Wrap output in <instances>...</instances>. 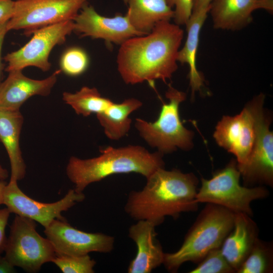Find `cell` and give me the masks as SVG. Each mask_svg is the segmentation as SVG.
Wrapping results in <instances>:
<instances>
[{
  "label": "cell",
  "mask_w": 273,
  "mask_h": 273,
  "mask_svg": "<svg viewBox=\"0 0 273 273\" xmlns=\"http://www.w3.org/2000/svg\"><path fill=\"white\" fill-rule=\"evenodd\" d=\"M146 180L141 190L128 194L124 210L132 219L148 220L157 226L166 216L177 218L181 213L198 209V179L193 173L161 168Z\"/></svg>",
  "instance_id": "obj_2"
},
{
  "label": "cell",
  "mask_w": 273,
  "mask_h": 273,
  "mask_svg": "<svg viewBox=\"0 0 273 273\" xmlns=\"http://www.w3.org/2000/svg\"><path fill=\"white\" fill-rule=\"evenodd\" d=\"M235 213L219 205L207 203L187 232L180 247L165 253L163 264L176 272L184 263L200 262L211 250L220 248L233 228Z\"/></svg>",
  "instance_id": "obj_4"
},
{
  "label": "cell",
  "mask_w": 273,
  "mask_h": 273,
  "mask_svg": "<svg viewBox=\"0 0 273 273\" xmlns=\"http://www.w3.org/2000/svg\"><path fill=\"white\" fill-rule=\"evenodd\" d=\"M6 185L5 180H0V205L3 204L4 192Z\"/></svg>",
  "instance_id": "obj_35"
},
{
  "label": "cell",
  "mask_w": 273,
  "mask_h": 273,
  "mask_svg": "<svg viewBox=\"0 0 273 273\" xmlns=\"http://www.w3.org/2000/svg\"><path fill=\"white\" fill-rule=\"evenodd\" d=\"M36 226L34 220L16 215L4 251L14 266L28 272L39 271L43 264L52 262L57 253L51 241L37 233Z\"/></svg>",
  "instance_id": "obj_7"
},
{
  "label": "cell",
  "mask_w": 273,
  "mask_h": 273,
  "mask_svg": "<svg viewBox=\"0 0 273 273\" xmlns=\"http://www.w3.org/2000/svg\"><path fill=\"white\" fill-rule=\"evenodd\" d=\"M15 1L0 0V23L9 21L12 17Z\"/></svg>",
  "instance_id": "obj_30"
},
{
  "label": "cell",
  "mask_w": 273,
  "mask_h": 273,
  "mask_svg": "<svg viewBox=\"0 0 273 273\" xmlns=\"http://www.w3.org/2000/svg\"><path fill=\"white\" fill-rule=\"evenodd\" d=\"M88 64L89 58L86 52L76 47L67 49L60 61L61 71L71 76L82 74L87 69Z\"/></svg>",
  "instance_id": "obj_25"
},
{
  "label": "cell",
  "mask_w": 273,
  "mask_h": 273,
  "mask_svg": "<svg viewBox=\"0 0 273 273\" xmlns=\"http://www.w3.org/2000/svg\"><path fill=\"white\" fill-rule=\"evenodd\" d=\"M100 152L91 158L70 157L66 173L76 192L83 193L90 184L112 175L135 173L147 178L157 169L164 168L163 154L151 152L139 145L108 146Z\"/></svg>",
  "instance_id": "obj_3"
},
{
  "label": "cell",
  "mask_w": 273,
  "mask_h": 273,
  "mask_svg": "<svg viewBox=\"0 0 273 273\" xmlns=\"http://www.w3.org/2000/svg\"><path fill=\"white\" fill-rule=\"evenodd\" d=\"M170 7H174L173 19L174 23L180 26L186 25L193 11V0H165Z\"/></svg>",
  "instance_id": "obj_28"
},
{
  "label": "cell",
  "mask_w": 273,
  "mask_h": 273,
  "mask_svg": "<svg viewBox=\"0 0 273 273\" xmlns=\"http://www.w3.org/2000/svg\"><path fill=\"white\" fill-rule=\"evenodd\" d=\"M210 13L215 29L236 31L252 20L253 12L259 9L273 11V0H212Z\"/></svg>",
  "instance_id": "obj_17"
},
{
  "label": "cell",
  "mask_w": 273,
  "mask_h": 273,
  "mask_svg": "<svg viewBox=\"0 0 273 273\" xmlns=\"http://www.w3.org/2000/svg\"><path fill=\"white\" fill-rule=\"evenodd\" d=\"M165 97L168 102L163 104L155 121L138 118L134 126L144 141L162 154L177 149H190L193 133L183 125L179 114V105L186 100V94L169 84Z\"/></svg>",
  "instance_id": "obj_5"
},
{
  "label": "cell",
  "mask_w": 273,
  "mask_h": 273,
  "mask_svg": "<svg viewBox=\"0 0 273 273\" xmlns=\"http://www.w3.org/2000/svg\"><path fill=\"white\" fill-rule=\"evenodd\" d=\"M264 99V95L260 93L250 102L255 120L254 142L245 162L237 164L245 186L249 187L273 185V133L263 112Z\"/></svg>",
  "instance_id": "obj_8"
},
{
  "label": "cell",
  "mask_w": 273,
  "mask_h": 273,
  "mask_svg": "<svg viewBox=\"0 0 273 273\" xmlns=\"http://www.w3.org/2000/svg\"><path fill=\"white\" fill-rule=\"evenodd\" d=\"M273 271L272 243L259 238L237 273H271Z\"/></svg>",
  "instance_id": "obj_24"
},
{
  "label": "cell",
  "mask_w": 273,
  "mask_h": 273,
  "mask_svg": "<svg viewBox=\"0 0 273 273\" xmlns=\"http://www.w3.org/2000/svg\"><path fill=\"white\" fill-rule=\"evenodd\" d=\"M259 230L251 216L235 213L233 228L222 243V254L236 272L251 251L258 238Z\"/></svg>",
  "instance_id": "obj_18"
},
{
  "label": "cell",
  "mask_w": 273,
  "mask_h": 273,
  "mask_svg": "<svg viewBox=\"0 0 273 273\" xmlns=\"http://www.w3.org/2000/svg\"><path fill=\"white\" fill-rule=\"evenodd\" d=\"M24 122L20 110H0V141L9 156L11 166L10 180L24 178L26 165L20 146V137Z\"/></svg>",
  "instance_id": "obj_19"
},
{
  "label": "cell",
  "mask_w": 273,
  "mask_h": 273,
  "mask_svg": "<svg viewBox=\"0 0 273 273\" xmlns=\"http://www.w3.org/2000/svg\"><path fill=\"white\" fill-rule=\"evenodd\" d=\"M44 233L58 253L82 256L93 252L108 253L114 249L113 237L78 230L67 220H54L44 228Z\"/></svg>",
  "instance_id": "obj_12"
},
{
  "label": "cell",
  "mask_w": 273,
  "mask_h": 273,
  "mask_svg": "<svg viewBox=\"0 0 273 273\" xmlns=\"http://www.w3.org/2000/svg\"><path fill=\"white\" fill-rule=\"evenodd\" d=\"M17 181L10 180L5 186L3 204L11 213L26 217L38 222L44 228L54 220L66 219L62 213L85 199L83 193L70 189L63 198L53 203H43L28 197L22 191Z\"/></svg>",
  "instance_id": "obj_11"
},
{
  "label": "cell",
  "mask_w": 273,
  "mask_h": 273,
  "mask_svg": "<svg viewBox=\"0 0 273 273\" xmlns=\"http://www.w3.org/2000/svg\"><path fill=\"white\" fill-rule=\"evenodd\" d=\"M74 28L73 21L69 20L36 30L27 43L4 57L7 63L5 71L22 70L30 66L43 72L49 71L51 67L49 58L52 50L56 46L64 43Z\"/></svg>",
  "instance_id": "obj_10"
},
{
  "label": "cell",
  "mask_w": 273,
  "mask_h": 273,
  "mask_svg": "<svg viewBox=\"0 0 273 273\" xmlns=\"http://www.w3.org/2000/svg\"><path fill=\"white\" fill-rule=\"evenodd\" d=\"M73 21V32L80 37L102 39L108 43L120 45L130 37L144 35L131 26L125 15L103 16L87 3L82 7Z\"/></svg>",
  "instance_id": "obj_14"
},
{
  "label": "cell",
  "mask_w": 273,
  "mask_h": 273,
  "mask_svg": "<svg viewBox=\"0 0 273 273\" xmlns=\"http://www.w3.org/2000/svg\"><path fill=\"white\" fill-rule=\"evenodd\" d=\"M155 227L149 221L140 220L129 228L128 237L137 250L128 266V273H150L163 264L165 253L156 237Z\"/></svg>",
  "instance_id": "obj_16"
},
{
  "label": "cell",
  "mask_w": 273,
  "mask_h": 273,
  "mask_svg": "<svg viewBox=\"0 0 273 273\" xmlns=\"http://www.w3.org/2000/svg\"><path fill=\"white\" fill-rule=\"evenodd\" d=\"M240 177L237 162L233 159L224 168L214 172L210 179L201 178L196 195L197 202L216 204L235 213H245L252 217L251 202L265 198L269 193L261 186L241 185Z\"/></svg>",
  "instance_id": "obj_6"
},
{
  "label": "cell",
  "mask_w": 273,
  "mask_h": 273,
  "mask_svg": "<svg viewBox=\"0 0 273 273\" xmlns=\"http://www.w3.org/2000/svg\"><path fill=\"white\" fill-rule=\"evenodd\" d=\"M52 262L64 273H94L96 264L88 254L73 256L58 253Z\"/></svg>",
  "instance_id": "obj_26"
},
{
  "label": "cell",
  "mask_w": 273,
  "mask_h": 273,
  "mask_svg": "<svg viewBox=\"0 0 273 273\" xmlns=\"http://www.w3.org/2000/svg\"><path fill=\"white\" fill-rule=\"evenodd\" d=\"M8 21L0 23V83L1 82V80L2 78L3 68V65L2 62L1 57L2 50L5 36L8 32L9 31L7 28Z\"/></svg>",
  "instance_id": "obj_31"
},
{
  "label": "cell",
  "mask_w": 273,
  "mask_h": 273,
  "mask_svg": "<svg viewBox=\"0 0 273 273\" xmlns=\"http://www.w3.org/2000/svg\"><path fill=\"white\" fill-rule=\"evenodd\" d=\"M62 99L77 114L84 117L103 112L113 102L109 99L102 97L96 87L86 86L74 93L64 92Z\"/></svg>",
  "instance_id": "obj_23"
},
{
  "label": "cell",
  "mask_w": 273,
  "mask_h": 273,
  "mask_svg": "<svg viewBox=\"0 0 273 273\" xmlns=\"http://www.w3.org/2000/svg\"><path fill=\"white\" fill-rule=\"evenodd\" d=\"M9 176L8 170L4 168L0 163V180H5Z\"/></svg>",
  "instance_id": "obj_34"
},
{
  "label": "cell",
  "mask_w": 273,
  "mask_h": 273,
  "mask_svg": "<svg viewBox=\"0 0 273 273\" xmlns=\"http://www.w3.org/2000/svg\"><path fill=\"white\" fill-rule=\"evenodd\" d=\"M212 0H193V12L209 8Z\"/></svg>",
  "instance_id": "obj_33"
},
{
  "label": "cell",
  "mask_w": 273,
  "mask_h": 273,
  "mask_svg": "<svg viewBox=\"0 0 273 273\" xmlns=\"http://www.w3.org/2000/svg\"><path fill=\"white\" fill-rule=\"evenodd\" d=\"M14 266L6 258L0 255V273H14L16 270Z\"/></svg>",
  "instance_id": "obj_32"
},
{
  "label": "cell",
  "mask_w": 273,
  "mask_h": 273,
  "mask_svg": "<svg viewBox=\"0 0 273 273\" xmlns=\"http://www.w3.org/2000/svg\"><path fill=\"white\" fill-rule=\"evenodd\" d=\"M89 0H17L14 14L8 21V31L23 30L30 35L36 30L73 20Z\"/></svg>",
  "instance_id": "obj_9"
},
{
  "label": "cell",
  "mask_w": 273,
  "mask_h": 273,
  "mask_svg": "<svg viewBox=\"0 0 273 273\" xmlns=\"http://www.w3.org/2000/svg\"><path fill=\"white\" fill-rule=\"evenodd\" d=\"M125 15L131 26L142 35L149 33L159 22L170 21L174 11L165 0H125Z\"/></svg>",
  "instance_id": "obj_21"
},
{
  "label": "cell",
  "mask_w": 273,
  "mask_h": 273,
  "mask_svg": "<svg viewBox=\"0 0 273 273\" xmlns=\"http://www.w3.org/2000/svg\"><path fill=\"white\" fill-rule=\"evenodd\" d=\"M184 35L179 25L163 21L158 22L149 33L123 42L116 59L123 81L131 85L146 81L153 87L156 80L166 82L177 69Z\"/></svg>",
  "instance_id": "obj_1"
},
{
  "label": "cell",
  "mask_w": 273,
  "mask_h": 273,
  "mask_svg": "<svg viewBox=\"0 0 273 273\" xmlns=\"http://www.w3.org/2000/svg\"><path fill=\"white\" fill-rule=\"evenodd\" d=\"M213 137L219 146L236 156L238 164L245 163L255 137V120L250 102L239 114L223 116L216 126Z\"/></svg>",
  "instance_id": "obj_13"
},
{
  "label": "cell",
  "mask_w": 273,
  "mask_h": 273,
  "mask_svg": "<svg viewBox=\"0 0 273 273\" xmlns=\"http://www.w3.org/2000/svg\"><path fill=\"white\" fill-rule=\"evenodd\" d=\"M61 70L43 79L25 76L22 70L9 72L7 78L0 83V110H20L22 105L34 96H49L57 81Z\"/></svg>",
  "instance_id": "obj_15"
},
{
  "label": "cell",
  "mask_w": 273,
  "mask_h": 273,
  "mask_svg": "<svg viewBox=\"0 0 273 273\" xmlns=\"http://www.w3.org/2000/svg\"><path fill=\"white\" fill-rule=\"evenodd\" d=\"M190 273H233L235 269L222 253L220 247L210 250Z\"/></svg>",
  "instance_id": "obj_27"
},
{
  "label": "cell",
  "mask_w": 273,
  "mask_h": 273,
  "mask_svg": "<svg viewBox=\"0 0 273 273\" xmlns=\"http://www.w3.org/2000/svg\"><path fill=\"white\" fill-rule=\"evenodd\" d=\"M209 8L192 13L186 25L187 32L186 42L179 49L177 56L178 62L189 66V78L193 97L204 85V78L197 68L196 56L200 31L207 19Z\"/></svg>",
  "instance_id": "obj_20"
},
{
  "label": "cell",
  "mask_w": 273,
  "mask_h": 273,
  "mask_svg": "<svg viewBox=\"0 0 273 273\" xmlns=\"http://www.w3.org/2000/svg\"><path fill=\"white\" fill-rule=\"evenodd\" d=\"M142 105L139 99L128 98L120 103L113 102L104 111L97 114L106 136L113 141H118L125 136L131 127L132 120L130 115Z\"/></svg>",
  "instance_id": "obj_22"
},
{
  "label": "cell",
  "mask_w": 273,
  "mask_h": 273,
  "mask_svg": "<svg viewBox=\"0 0 273 273\" xmlns=\"http://www.w3.org/2000/svg\"><path fill=\"white\" fill-rule=\"evenodd\" d=\"M10 213L7 207L0 209V255L4 252L7 243L6 228Z\"/></svg>",
  "instance_id": "obj_29"
}]
</instances>
